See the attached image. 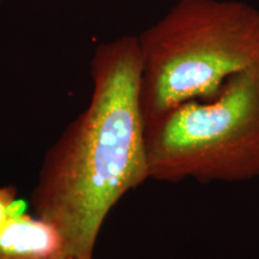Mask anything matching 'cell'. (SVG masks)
<instances>
[{"label": "cell", "mask_w": 259, "mask_h": 259, "mask_svg": "<svg viewBox=\"0 0 259 259\" xmlns=\"http://www.w3.org/2000/svg\"><path fill=\"white\" fill-rule=\"evenodd\" d=\"M90 76L88 106L48 149L31 196L36 216L59 229L74 259H94L108 213L150 179L138 37L100 45Z\"/></svg>", "instance_id": "6da1fadb"}, {"label": "cell", "mask_w": 259, "mask_h": 259, "mask_svg": "<svg viewBox=\"0 0 259 259\" xmlns=\"http://www.w3.org/2000/svg\"><path fill=\"white\" fill-rule=\"evenodd\" d=\"M145 124L189 101H208L259 61V10L240 0H179L138 36Z\"/></svg>", "instance_id": "7a4b0ae2"}, {"label": "cell", "mask_w": 259, "mask_h": 259, "mask_svg": "<svg viewBox=\"0 0 259 259\" xmlns=\"http://www.w3.org/2000/svg\"><path fill=\"white\" fill-rule=\"evenodd\" d=\"M150 179L244 183L259 178V61L208 101H189L145 124Z\"/></svg>", "instance_id": "3957f363"}, {"label": "cell", "mask_w": 259, "mask_h": 259, "mask_svg": "<svg viewBox=\"0 0 259 259\" xmlns=\"http://www.w3.org/2000/svg\"><path fill=\"white\" fill-rule=\"evenodd\" d=\"M0 259H74L64 235L46 220L16 213L0 227Z\"/></svg>", "instance_id": "277c9868"}, {"label": "cell", "mask_w": 259, "mask_h": 259, "mask_svg": "<svg viewBox=\"0 0 259 259\" xmlns=\"http://www.w3.org/2000/svg\"><path fill=\"white\" fill-rule=\"evenodd\" d=\"M27 211V203L17 198L14 186H0V227L16 213Z\"/></svg>", "instance_id": "5b68a950"}]
</instances>
